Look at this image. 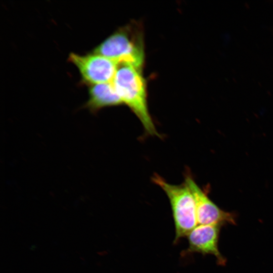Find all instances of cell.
Segmentation results:
<instances>
[{
    "label": "cell",
    "instance_id": "cell-1",
    "mask_svg": "<svg viewBox=\"0 0 273 273\" xmlns=\"http://www.w3.org/2000/svg\"><path fill=\"white\" fill-rule=\"evenodd\" d=\"M112 82L123 104L127 106L141 121L145 134L161 137L149 111L146 82L142 69L120 64Z\"/></svg>",
    "mask_w": 273,
    "mask_h": 273
},
{
    "label": "cell",
    "instance_id": "cell-2",
    "mask_svg": "<svg viewBox=\"0 0 273 273\" xmlns=\"http://www.w3.org/2000/svg\"><path fill=\"white\" fill-rule=\"evenodd\" d=\"M119 64H126L142 69L145 61L143 32L132 24L119 28L93 50Z\"/></svg>",
    "mask_w": 273,
    "mask_h": 273
},
{
    "label": "cell",
    "instance_id": "cell-7",
    "mask_svg": "<svg viewBox=\"0 0 273 273\" xmlns=\"http://www.w3.org/2000/svg\"><path fill=\"white\" fill-rule=\"evenodd\" d=\"M89 99L84 107L93 113L103 108L123 105L112 82L90 85Z\"/></svg>",
    "mask_w": 273,
    "mask_h": 273
},
{
    "label": "cell",
    "instance_id": "cell-3",
    "mask_svg": "<svg viewBox=\"0 0 273 273\" xmlns=\"http://www.w3.org/2000/svg\"><path fill=\"white\" fill-rule=\"evenodd\" d=\"M151 179L163 190L169 201L175 230L174 243H177L198 225L193 196L185 181L173 185L156 173Z\"/></svg>",
    "mask_w": 273,
    "mask_h": 273
},
{
    "label": "cell",
    "instance_id": "cell-4",
    "mask_svg": "<svg viewBox=\"0 0 273 273\" xmlns=\"http://www.w3.org/2000/svg\"><path fill=\"white\" fill-rule=\"evenodd\" d=\"M69 61L79 70L82 81L90 85L112 82L119 65L116 62L93 52L85 55L71 53Z\"/></svg>",
    "mask_w": 273,
    "mask_h": 273
},
{
    "label": "cell",
    "instance_id": "cell-5",
    "mask_svg": "<svg viewBox=\"0 0 273 273\" xmlns=\"http://www.w3.org/2000/svg\"><path fill=\"white\" fill-rule=\"evenodd\" d=\"M184 181L195 200L198 225L235 223L234 214L221 210L212 201L206 190H203L197 185L188 170L185 173Z\"/></svg>",
    "mask_w": 273,
    "mask_h": 273
},
{
    "label": "cell",
    "instance_id": "cell-6",
    "mask_svg": "<svg viewBox=\"0 0 273 273\" xmlns=\"http://www.w3.org/2000/svg\"><path fill=\"white\" fill-rule=\"evenodd\" d=\"M221 224L197 225L187 236L189 246L184 254L200 253L214 256L219 265H223L226 259L218 249Z\"/></svg>",
    "mask_w": 273,
    "mask_h": 273
}]
</instances>
